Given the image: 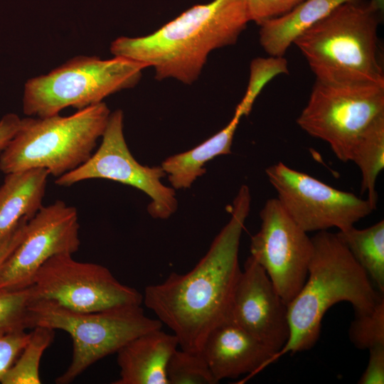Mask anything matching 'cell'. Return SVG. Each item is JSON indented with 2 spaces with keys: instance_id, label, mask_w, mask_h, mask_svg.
<instances>
[{
  "instance_id": "1",
  "label": "cell",
  "mask_w": 384,
  "mask_h": 384,
  "mask_svg": "<svg viewBox=\"0 0 384 384\" xmlns=\"http://www.w3.org/2000/svg\"><path fill=\"white\" fill-rule=\"evenodd\" d=\"M250 206V189L242 185L233 202L230 220L196 265L185 274L171 272L163 282L145 287L144 304L172 330L183 350L200 353L209 334L230 321L242 271L240 238Z\"/></svg>"
},
{
  "instance_id": "2",
  "label": "cell",
  "mask_w": 384,
  "mask_h": 384,
  "mask_svg": "<svg viewBox=\"0 0 384 384\" xmlns=\"http://www.w3.org/2000/svg\"><path fill=\"white\" fill-rule=\"evenodd\" d=\"M250 21L247 0H213L188 9L149 35L119 37L110 51L154 68L159 80L191 84L209 53L235 44Z\"/></svg>"
},
{
  "instance_id": "3",
  "label": "cell",
  "mask_w": 384,
  "mask_h": 384,
  "mask_svg": "<svg viewBox=\"0 0 384 384\" xmlns=\"http://www.w3.org/2000/svg\"><path fill=\"white\" fill-rule=\"evenodd\" d=\"M311 240L306 281L287 305L289 338L270 364L287 353L311 348L319 339L321 320L334 304L349 302L356 314H363L372 311L383 297L336 233L319 231Z\"/></svg>"
},
{
  "instance_id": "4",
  "label": "cell",
  "mask_w": 384,
  "mask_h": 384,
  "mask_svg": "<svg viewBox=\"0 0 384 384\" xmlns=\"http://www.w3.org/2000/svg\"><path fill=\"white\" fill-rule=\"evenodd\" d=\"M383 0L344 3L293 43L316 80L343 85H384L378 28Z\"/></svg>"
},
{
  "instance_id": "5",
  "label": "cell",
  "mask_w": 384,
  "mask_h": 384,
  "mask_svg": "<svg viewBox=\"0 0 384 384\" xmlns=\"http://www.w3.org/2000/svg\"><path fill=\"white\" fill-rule=\"evenodd\" d=\"M110 110L102 102L69 116L23 118L21 124L0 153L5 174L45 169L56 178L85 163L106 128Z\"/></svg>"
},
{
  "instance_id": "6",
  "label": "cell",
  "mask_w": 384,
  "mask_h": 384,
  "mask_svg": "<svg viewBox=\"0 0 384 384\" xmlns=\"http://www.w3.org/2000/svg\"><path fill=\"white\" fill-rule=\"evenodd\" d=\"M146 68L142 63L119 56L107 60L75 56L48 74L26 81L23 113L42 118L69 107L79 110L98 104L112 94L134 87Z\"/></svg>"
},
{
  "instance_id": "7",
  "label": "cell",
  "mask_w": 384,
  "mask_h": 384,
  "mask_svg": "<svg viewBox=\"0 0 384 384\" xmlns=\"http://www.w3.org/2000/svg\"><path fill=\"white\" fill-rule=\"evenodd\" d=\"M30 326L68 333L73 340L72 361L55 379L58 384L73 382L97 361L117 353L132 339L161 329L159 319L144 314L141 305H127L93 312H78L46 300L30 305Z\"/></svg>"
},
{
  "instance_id": "8",
  "label": "cell",
  "mask_w": 384,
  "mask_h": 384,
  "mask_svg": "<svg viewBox=\"0 0 384 384\" xmlns=\"http://www.w3.org/2000/svg\"><path fill=\"white\" fill-rule=\"evenodd\" d=\"M384 113V85H343L315 81L297 119L310 136L326 142L341 161H351L362 132Z\"/></svg>"
},
{
  "instance_id": "9",
  "label": "cell",
  "mask_w": 384,
  "mask_h": 384,
  "mask_svg": "<svg viewBox=\"0 0 384 384\" xmlns=\"http://www.w3.org/2000/svg\"><path fill=\"white\" fill-rule=\"evenodd\" d=\"M31 287L33 300L53 302L78 312L143 302V294L119 282L106 267L77 261L71 254L48 259L35 274Z\"/></svg>"
},
{
  "instance_id": "10",
  "label": "cell",
  "mask_w": 384,
  "mask_h": 384,
  "mask_svg": "<svg viewBox=\"0 0 384 384\" xmlns=\"http://www.w3.org/2000/svg\"><path fill=\"white\" fill-rule=\"evenodd\" d=\"M265 173L284 209L306 233L345 230L375 210L367 198L336 189L281 161Z\"/></svg>"
},
{
  "instance_id": "11",
  "label": "cell",
  "mask_w": 384,
  "mask_h": 384,
  "mask_svg": "<svg viewBox=\"0 0 384 384\" xmlns=\"http://www.w3.org/2000/svg\"><path fill=\"white\" fill-rule=\"evenodd\" d=\"M123 127V112H111L98 149L85 163L56 178L55 183L68 187L92 178L119 182L143 191L151 198L147 210L151 217L167 219L178 208L175 191L161 183L166 174L161 166H143L134 159L126 143Z\"/></svg>"
},
{
  "instance_id": "12",
  "label": "cell",
  "mask_w": 384,
  "mask_h": 384,
  "mask_svg": "<svg viewBox=\"0 0 384 384\" xmlns=\"http://www.w3.org/2000/svg\"><path fill=\"white\" fill-rule=\"evenodd\" d=\"M260 228L250 241V255L265 270L288 304L303 287L313 251L311 238L288 215L277 198L260 213Z\"/></svg>"
},
{
  "instance_id": "13",
  "label": "cell",
  "mask_w": 384,
  "mask_h": 384,
  "mask_svg": "<svg viewBox=\"0 0 384 384\" xmlns=\"http://www.w3.org/2000/svg\"><path fill=\"white\" fill-rule=\"evenodd\" d=\"M79 230L76 208L60 200L43 206L28 220L21 242L2 265L0 289L26 288L48 259L77 252Z\"/></svg>"
},
{
  "instance_id": "14",
  "label": "cell",
  "mask_w": 384,
  "mask_h": 384,
  "mask_svg": "<svg viewBox=\"0 0 384 384\" xmlns=\"http://www.w3.org/2000/svg\"><path fill=\"white\" fill-rule=\"evenodd\" d=\"M230 321L275 353L289 338L287 305L251 255L237 283Z\"/></svg>"
},
{
  "instance_id": "15",
  "label": "cell",
  "mask_w": 384,
  "mask_h": 384,
  "mask_svg": "<svg viewBox=\"0 0 384 384\" xmlns=\"http://www.w3.org/2000/svg\"><path fill=\"white\" fill-rule=\"evenodd\" d=\"M219 382L253 375L270 364L276 353L231 321L215 328L200 351Z\"/></svg>"
},
{
  "instance_id": "16",
  "label": "cell",
  "mask_w": 384,
  "mask_h": 384,
  "mask_svg": "<svg viewBox=\"0 0 384 384\" xmlns=\"http://www.w3.org/2000/svg\"><path fill=\"white\" fill-rule=\"evenodd\" d=\"M178 346L174 334L156 329L132 339L117 352L119 378L114 384H169L166 368Z\"/></svg>"
},
{
  "instance_id": "17",
  "label": "cell",
  "mask_w": 384,
  "mask_h": 384,
  "mask_svg": "<svg viewBox=\"0 0 384 384\" xmlns=\"http://www.w3.org/2000/svg\"><path fill=\"white\" fill-rule=\"evenodd\" d=\"M45 169L6 174L0 185V243L23 219H31L43 206L48 178Z\"/></svg>"
},
{
  "instance_id": "18",
  "label": "cell",
  "mask_w": 384,
  "mask_h": 384,
  "mask_svg": "<svg viewBox=\"0 0 384 384\" xmlns=\"http://www.w3.org/2000/svg\"><path fill=\"white\" fill-rule=\"evenodd\" d=\"M358 1L361 0H304L284 14L258 25L260 43L269 55L284 56L302 33L336 7Z\"/></svg>"
},
{
  "instance_id": "19",
  "label": "cell",
  "mask_w": 384,
  "mask_h": 384,
  "mask_svg": "<svg viewBox=\"0 0 384 384\" xmlns=\"http://www.w3.org/2000/svg\"><path fill=\"white\" fill-rule=\"evenodd\" d=\"M242 117L235 110L231 120L220 132L193 149L169 156L162 162L161 167L174 189L190 188L205 174L208 161L231 153L234 134Z\"/></svg>"
},
{
  "instance_id": "20",
  "label": "cell",
  "mask_w": 384,
  "mask_h": 384,
  "mask_svg": "<svg viewBox=\"0 0 384 384\" xmlns=\"http://www.w3.org/2000/svg\"><path fill=\"white\" fill-rule=\"evenodd\" d=\"M338 238L373 281L384 292V220L364 229L338 230Z\"/></svg>"
},
{
  "instance_id": "21",
  "label": "cell",
  "mask_w": 384,
  "mask_h": 384,
  "mask_svg": "<svg viewBox=\"0 0 384 384\" xmlns=\"http://www.w3.org/2000/svg\"><path fill=\"white\" fill-rule=\"evenodd\" d=\"M361 174V193L376 209V181L384 168V113L376 117L358 138L351 156Z\"/></svg>"
},
{
  "instance_id": "22",
  "label": "cell",
  "mask_w": 384,
  "mask_h": 384,
  "mask_svg": "<svg viewBox=\"0 0 384 384\" xmlns=\"http://www.w3.org/2000/svg\"><path fill=\"white\" fill-rule=\"evenodd\" d=\"M20 355L0 380L1 384H39V366L46 349L51 344L55 330L35 326Z\"/></svg>"
},
{
  "instance_id": "23",
  "label": "cell",
  "mask_w": 384,
  "mask_h": 384,
  "mask_svg": "<svg viewBox=\"0 0 384 384\" xmlns=\"http://www.w3.org/2000/svg\"><path fill=\"white\" fill-rule=\"evenodd\" d=\"M166 376L169 384L219 383L201 353L190 352L181 348H177L169 358Z\"/></svg>"
},
{
  "instance_id": "24",
  "label": "cell",
  "mask_w": 384,
  "mask_h": 384,
  "mask_svg": "<svg viewBox=\"0 0 384 384\" xmlns=\"http://www.w3.org/2000/svg\"><path fill=\"white\" fill-rule=\"evenodd\" d=\"M31 286L19 289H0V333L26 330L30 326Z\"/></svg>"
},
{
  "instance_id": "25",
  "label": "cell",
  "mask_w": 384,
  "mask_h": 384,
  "mask_svg": "<svg viewBox=\"0 0 384 384\" xmlns=\"http://www.w3.org/2000/svg\"><path fill=\"white\" fill-rule=\"evenodd\" d=\"M288 73V64L284 56L270 55L253 59L250 66L246 92L237 107L240 108L243 115H247L264 87L277 75Z\"/></svg>"
},
{
  "instance_id": "26",
  "label": "cell",
  "mask_w": 384,
  "mask_h": 384,
  "mask_svg": "<svg viewBox=\"0 0 384 384\" xmlns=\"http://www.w3.org/2000/svg\"><path fill=\"white\" fill-rule=\"evenodd\" d=\"M351 343L358 349L384 344V297L373 310L363 314H356L348 329Z\"/></svg>"
},
{
  "instance_id": "27",
  "label": "cell",
  "mask_w": 384,
  "mask_h": 384,
  "mask_svg": "<svg viewBox=\"0 0 384 384\" xmlns=\"http://www.w3.org/2000/svg\"><path fill=\"white\" fill-rule=\"evenodd\" d=\"M31 336L18 330L0 333V380L14 363Z\"/></svg>"
},
{
  "instance_id": "28",
  "label": "cell",
  "mask_w": 384,
  "mask_h": 384,
  "mask_svg": "<svg viewBox=\"0 0 384 384\" xmlns=\"http://www.w3.org/2000/svg\"><path fill=\"white\" fill-rule=\"evenodd\" d=\"M304 0H247L250 21L262 22L284 14Z\"/></svg>"
},
{
  "instance_id": "29",
  "label": "cell",
  "mask_w": 384,
  "mask_h": 384,
  "mask_svg": "<svg viewBox=\"0 0 384 384\" xmlns=\"http://www.w3.org/2000/svg\"><path fill=\"white\" fill-rule=\"evenodd\" d=\"M366 370L358 381L359 384L384 383V344L370 348Z\"/></svg>"
},
{
  "instance_id": "30",
  "label": "cell",
  "mask_w": 384,
  "mask_h": 384,
  "mask_svg": "<svg viewBox=\"0 0 384 384\" xmlns=\"http://www.w3.org/2000/svg\"><path fill=\"white\" fill-rule=\"evenodd\" d=\"M22 119L16 114L8 113L0 119V153L4 150L15 136L21 124Z\"/></svg>"
},
{
  "instance_id": "31",
  "label": "cell",
  "mask_w": 384,
  "mask_h": 384,
  "mask_svg": "<svg viewBox=\"0 0 384 384\" xmlns=\"http://www.w3.org/2000/svg\"><path fill=\"white\" fill-rule=\"evenodd\" d=\"M28 220V218H23L14 230L0 243V269L5 260L21 242Z\"/></svg>"
}]
</instances>
